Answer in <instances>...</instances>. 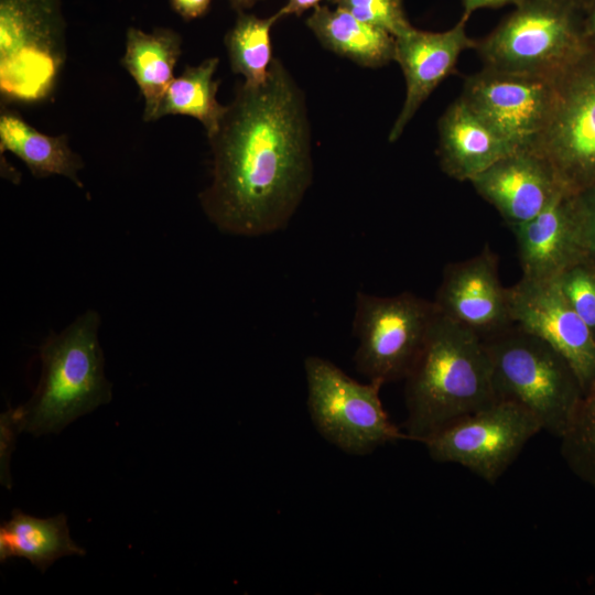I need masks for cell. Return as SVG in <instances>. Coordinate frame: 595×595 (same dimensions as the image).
Listing matches in <instances>:
<instances>
[{
  "label": "cell",
  "instance_id": "29",
  "mask_svg": "<svg viewBox=\"0 0 595 595\" xmlns=\"http://www.w3.org/2000/svg\"><path fill=\"white\" fill-rule=\"evenodd\" d=\"M522 0H462L463 15L469 18V15L480 9H496L508 4L517 6Z\"/></svg>",
  "mask_w": 595,
  "mask_h": 595
},
{
  "label": "cell",
  "instance_id": "32",
  "mask_svg": "<svg viewBox=\"0 0 595 595\" xmlns=\"http://www.w3.org/2000/svg\"><path fill=\"white\" fill-rule=\"evenodd\" d=\"M258 1L261 0H229L231 7L237 12H244L245 10L252 8Z\"/></svg>",
  "mask_w": 595,
  "mask_h": 595
},
{
  "label": "cell",
  "instance_id": "26",
  "mask_svg": "<svg viewBox=\"0 0 595 595\" xmlns=\"http://www.w3.org/2000/svg\"><path fill=\"white\" fill-rule=\"evenodd\" d=\"M333 2L360 21L383 29L394 37L413 28L407 18L402 0H334Z\"/></svg>",
  "mask_w": 595,
  "mask_h": 595
},
{
  "label": "cell",
  "instance_id": "8",
  "mask_svg": "<svg viewBox=\"0 0 595 595\" xmlns=\"http://www.w3.org/2000/svg\"><path fill=\"white\" fill-rule=\"evenodd\" d=\"M436 313L433 301L411 292L379 296L358 291L353 321L356 370L380 386L404 380Z\"/></svg>",
  "mask_w": 595,
  "mask_h": 595
},
{
  "label": "cell",
  "instance_id": "10",
  "mask_svg": "<svg viewBox=\"0 0 595 595\" xmlns=\"http://www.w3.org/2000/svg\"><path fill=\"white\" fill-rule=\"evenodd\" d=\"M541 431L540 422L526 408L497 399L423 444L434 462L458 464L494 485Z\"/></svg>",
  "mask_w": 595,
  "mask_h": 595
},
{
  "label": "cell",
  "instance_id": "3",
  "mask_svg": "<svg viewBox=\"0 0 595 595\" xmlns=\"http://www.w3.org/2000/svg\"><path fill=\"white\" fill-rule=\"evenodd\" d=\"M100 317L88 310L40 348L42 372L32 397L7 411L18 432L60 433L77 418L111 400L98 342Z\"/></svg>",
  "mask_w": 595,
  "mask_h": 595
},
{
  "label": "cell",
  "instance_id": "18",
  "mask_svg": "<svg viewBox=\"0 0 595 595\" xmlns=\"http://www.w3.org/2000/svg\"><path fill=\"white\" fill-rule=\"evenodd\" d=\"M181 47L182 37L173 29L158 28L150 33L133 26L127 30L121 64L143 96L145 121L155 120L162 98L174 78Z\"/></svg>",
  "mask_w": 595,
  "mask_h": 595
},
{
  "label": "cell",
  "instance_id": "20",
  "mask_svg": "<svg viewBox=\"0 0 595 595\" xmlns=\"http://www.w3.org/2000/svg\"><path fill=\"white\" fill-rule=\"evenodd\" d=\"M85 550L69 534L64 513L36 518L19 509L0 526V561L23 558L44 573L55 561L69 555H85Z\"/></svg>",
  "mask_w": 595,
  "mask_h": 595
},
{
  "label": "cell",
  "instance_id": "21",
  "mask_svg": "<svg viewBox=\"0 0 595 595\" xmlns=\"http://www.w3.org/2000/svg\"><path fill=\"white\" fill-rule=\"evenodd\" d=\"M0 150L22 160L35 177L62 175L83 187L78 171L84 162L71 149L67 136L44 134L6 107L0 112Z\"/></svg>",
  "mask_w": 595,
  "mask_h": 595
},
{
  "label": "cell",
  "instance_id": "15",
  "mask_svg": "<svg viewBox=\"0 0 595 595\" xmlns=\"http://www.w3.org/2000/svg\"><path fill=\"white\" fill-rule=\"evenodd\" d=\"M469 183L496 208L510 229L534 218L561 194L567 193L551 164L528 149L500 159Z\"/></svg>",
  "mask_w": 595,
  "mask_h": 595
},
{
  "label": "cell",
  "instance_id": "16",
  "mask_svg": "<svg viewBox=\"0 0 595 595\" xmlns=\"http://www.w3.org/2000/svg\"><path fill=\"white\" fill-rule=\"evenodd\" d=\"M511 231L523 278L555 279L569 264L584 256L573 194H561L539 215Z\"/></svg>",
  "mask_w": 595,
  "mask_h": 595
},
{
  "label": "cell",
  "instance_id": "28",
  "mask_svg": "<svg viewBox=\"0 0 595 595\" xmlns=\"http://www.w3.org/2000/svg\"><path fill=\"white\" fill-rule=\"evenodd\" d=\"M210 3L212 0H170L171 8L185 21L205 15Z\"/></svg>",
  "mask_w": 595,
  "mask_h": 595
},
{
  "label": "cell",
  "instance_id": "27",
  "mask_svg": "<svg viewBox=\"0 0 595 595\" xmlns=\"http://www.w3.org/2000/svg\"><path fill=\"white\" fill-rule=\"evenodd\" d=\"M573 205L583 252L595 259V185L573 194Z\"/></svg>",
  "mask_w": 595,
  "mask_h": 595
},
{
  "label": "cell",
  "instance_id": "25",
  "mask_svg": "<svg viewBox=\"0 0 595 595\" xmlns=\"http://www.w3.org/2000/svg\"><path fill=\"white\" fill-rule=\"evenodd\" d=\"M555 280L570 305L595 336V259L586 255L580 257Z\"/></svg>",
  "mask_w": 595,
  "mask_h": 595
},
{
  "label": "cell",
  "instance_id": "9",
  "mask_svg": "<svg viewBox=\"0 0 595 595\" xmlns=\"http://www.w3.org/2000/svg\"><path fill=\"white\" fill-rule=\"evenodd\" d=\"M550 120L532 150L553 167L563 188L576 194L595 185V45L556 76Z\"/></svg>",
  "mask_w": 595,
  "mask_h": 595
},
{
  "label": "cell",
  "instance_id": "7",
  "mask_svg": "<svg viewBox=\"0 0 595 595\" xmlns=\"http://www.w3.org/2000/svg\"><path fill=\"white\" fill-rule=\"evenodd\" d=\"M304 372L312 423L338 450L364 456L387 443L407 440L383 409L382 386L361 383L314 355L304 359Z\"/></svg>",
  "mask_w": 595,
  "mask_h": 595
},
{
  "label": "cell",
  "instance_id": "2",
  "mask_svg": "<svg viewBox=\"0 0 595 595\" xmlns=\"http://www.w3.org/2000/svg\"><path fill=\"white\" fill-rule=\"evenodd\" d=\"M404 381L403 433L421 443L499 399L483 338L439 311Z\"/></svg>",
  "mask_w": 595,
  "mask_h": 595
},
{
  "label": "cell",
  "instance_id": "5",
  "mask_svg": "<svg viewBox=\"0 0 595 595\" xmlns=\"http://www.w3.org/2000/svg\"><path fill=\"white\" fill-rule=\"evenodd\" d=\"M587 45L581 0H522L475 50L483 67L555 77Z\"/></svg>",
  "mask_w": 595,
  "mask_h": 595
},
{
  "label": "cell",
  "instance_id": "6",
  "mask_svg": "<svg viewBox=\"0 0 595 595\" xmlns=\"http://www.w3.org/2000/svg\"><path fill=\"white\" fill-rule=\"evenodd\" d=\"M65 30L61 0H0L1 106L53 95L66 61Z\"/></svg>",
  "mask_w": 595,
  "mask_h": 595
},
{
  "label": "cell",
  "instance_id": "1",
  "mask_svg": "<svg viewBox=\"0 0 595 595\" xmlns=\"http://www.w3.org/2000/svg\"><path fill=\"white\" fill-rule=\"evenodd\" d=\"M208 141L212 182L199 194L207 218L236 236L284 228L312 183L313 162L305 96L279 58L262 85H237Z\"/></svg>",
  "mask_w": 595,
  "mask_h": 595
},
{
  "label": "cell",
  "instance_id": "14",
  "mask_svg": "<svg viewBox=\"0 0 595 595\" xmlns=\"http://www.w3.org/2000/svg\"><path fill=\"white\" fill-rule=\"evenodd\" d=\"M467 17L443 32H429L412 28L396 37L394 61L405 79L403 106L389 132L396 142L418 109L434 89L456 72L461 54L475 48L477 41L466 32Z\"/></svg>",
  "mask_w": 595,
  "mask_h": 595
},
{
  "label": "cell",
  "instance_id": "11",
  "mask_svg": "<svg viewBox=\"0 0 595 595\" xmlns=\"http://www.w3.org/2000/svg\"><path fill=\"white\" fill-rule=\"evenodd\" d=\"M556 76L483 67L465 79L459 98L515 148L530 149L550 120Z\"/></svg>",
  "mask_w": 595,
  "mask_h": 595
},
{
  "label": "cell",
  "instance_id": "17",
  "mask_svg": "<svg viewBox=\"0 0 595 595\" xmlns=\"http://www.w3.org/2000/svg\"><path fill=\"white\" fill-rule=\"evenodd\" d=\"M437 155L450 177L469 182L500 159L518 151L459 97L439 119Z\"/></svg>",
  "mask_w": 595,
  "mask_h": 595
},
{
  "label": "cell",
  "instance_id": "19",
  "mask_svg": "<svg viewBox=\"0 0 595 595\" xmlns=\"http://www.w3.org/2000/svg\"><path fill=\"white\" fill-rule=\"evenodd\" d=\"M306 25L324 47L363 67H381L394 61L396 37L342 8L318 4Z\"/></svg>",
  "mask_w": 595,
  "mask_h": 595
},
{
  "label": "cell",
  "instance_id": "13",
  "mask_svg": "<svg viewBox=\"0 0 595 595\" xmlns=\"http://www.w3.org/2000/svg\"><path fill=\"white\" fill-rule=\"evenodd\" d=\"M433 303L440 314L482 338L513 324L508 288L499 280L498 258L488 247L446 266Z\"/></svg>",
  "mask_w": 595,
  "mask_h": 595
},
{
  "label": "cell",
  "instance_id": "31",
  "mask_svg": "<svg viewBox=\"0 0 595 595\" xmlns=\"http://www.w3.org/2000/svg\"><path fill=\"white\" fill-rule=\"evenodd\" d=\"M321 1L322 0H288L277 14L280 19L291 14L300 15L304 11L317 7ZM331 1L333 2L334 0Z\"/></svg>",
  "mask_w": 595,
  "mask_h": 595
},
{
  "label": "cell",
  "instance_id": "4",
  "mask_svg": "<svg viewBox=\"0 0 595 595\" xmlns=\"http://www.w3.org/2000/svg\"><path fill=\"white\" fill-rule=\"evenodd\" d=\"M497 397L530 411L542 430L560 439L584 396L569 361L543 339L511 326L483 338Z\"/></svg>",
  "mask_w": 595,
  "mask_h": 595
},
{
  "label": "cell",
  "instance_id": "12",
  "mask_svg": "<svg viewBox=\"0 0 595 595\" xmlns=\"http://www.w3.org/2000/svg\"><path fill=\"white\" fill-rule=\"evenodd\" d=\"M508 301L512 323L558 350L574 369L585 393L595 382V336L556 280L521 277L508 288Z\"/></svg>",
  "mask_w": 595,
  "mask_h": 595
},
{
  "label": "cell",
  "instance_id": "22",
  "mask_svg": "<svg viewBox=\"0 0 595 595\" xmlns=\"http://www.w3.org/2000/svg\"><path fill=\"white\" fill-rule=\"evenodd\" d=\"M218 64V57H209L196 66H186L170 83L155 120L167 115L191 116L202 122L208 138L213 137L227 110L216 97L220 82L214 79V74Z\"/></svg>",
  "mask_w": 595,
  "mask_h": 595
},
{
  "label": "cell",
  "instance_id": "24",
  "mask_svg": "<svg viewBox=\"0 0 595 595\" xmlns=\"http://www.w3.org/2000/svg\"><path fill=\"white\" fill-rule=\"evenodd\" d=\"M560 452L570 470L595 490V382L584 393Z\"/></svg>",
  "mask_w": 595,
  "mask_h": 595
},
{
  "label": "cell",
  "instance_id": "30",
  "mask_svg": "<svg viewBox=\"0 0 595 595\" xmlns=\"http://www.w3.org/2000/svg\"><path fill=\"white\" fill-rule=\"evenodd\" d=\"M581 3L585 39L595 45V0H581Z\"/></svg>",
  "mask_w": 595,
  "mask_h": 595
},
{
  "label": "cell",
  "instance_id": "23",
  "mask_svg": "<svg viewBox=\"0 0 595 595\" xmlns=\"http://www.w3.org/2000/svg\"><path fill=\"white\" fill-rule=\"evenodd\" d=\"M280 18L277 13L261 19L238 12L234 26L225 35L230 67L250 86L262 85L269 76L273 62L271 28Z\"/></svg>",
  "mask_w": 595,
  "mask_h": 595
}]
</instances>
